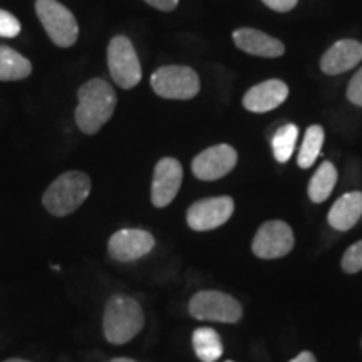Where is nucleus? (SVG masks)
<instances>
[{"label":"nucleus","mask_w":362,"mask_h":362,"mask_svg":"<svg viewBox=\"0 0 362 362\" xmlns=\"http://www.w3.org/2000/svg\"><path fill=\"white\" fill-rule=\"evenodd\" d=\"M117 96L110 83L90 79L78 90L76 124L84 134H96L116 110Z\"/></svg>","instance_id":"obj_1"},{"label":"nucleus","mask_w":362,"mask_h":362,"mask_svg":"<svg viewBox=\"0 0 362 362\" xmlns=\"http://www.w3.org/2000/svg\"><path fill=\"white\" fill-rule=\"evenodd\" d=\"M183 166L175 158H163L156 163L151 183V202L156 208L168 206L180 192Z\"/></svg>","instance_id":"obj_12"},{"label":"nucleus","mask_w":362,"mask_h":362,"mask_svg":"<svg viewBox=\"0 0 362 362\" xmlns=\"http://www.w3.org/2000/svg\"><path fill=\"white\" fill-rule=\"evenodd\" d=\"M4 362H33V361H27V359H21V357H12V359H6Z\"/></svg>","instance_id":"obj_29"},{"label":"nucleus","mask_w":362,"mask_h":362,"mask_svg":"<svg viewBox=\"0 0 362 362\" xmlns=\"http://www.w3.org/2000/svg\"><path fill=\"white\" fill-rule=\"evenodd\" d=\"M233 42L240 51L259 57H280L284 56L285 45L279 39L262 33V30L242 27L233 33Z\"/></svg>","instance_id":"obj_15"},{"label":"nucleus","mask_w":362,"mask_h":362,"mask_svg":"<svg viewBox=\"0 0 362 362\" xmlns=\"http://www.w3.org/2000/svg\"><path fill=\"white\" fill-rule=\"evenodd\" d=\"M291 362H317V359H315V356L312 354V352L304 351V352H300V354H298L297 357H293Z\"/></svg>","instance_id":"obj_27"},{"label":"nucleus","mask_w":362,"mask_h":362,"mask_svg":"<svg viewBox=\"0 0 362 362\" xmlns=\"http://www.w3.org/2000/svg\"><path fill=\"white\" fill-rule=\"evenodd\" d=\"M193 349L202 362H215L223 354V344L215 329L198 327L193 332Z\"/></svg>","instance_id":"obj_17"},{"label":"nucleus","mask_w":362,"mask_h":362,"mask_svg":"<svg viewBox=\"0 0 362 362\" xmlns=\"http://www.w3.org/2000/svg\"><path fill=\"white\" fill-rule=\"evenodd\" d=\"M144 327L143 307L129 296H112L104 305L103 332L106 341L115 346L133 341Z\"/></svg>","instance_id":"obj_2"},{"label":"nucleus","mask_w":362,"mask_h":362,"mask_svg":"<svg viewBox=\"0 0 362 362\" xmlns=\"http://www.w3.org/2000/svg\"><path fill=\"white\" fill-rule=\"evenodd\" d=\"M110 362H136L134 359H129V357H115Z\"/></svg>","instance_id":"obj_28"},{"label":"nucleus","mask_w":362,"mask_h":362,"mask_svg":"<svg viewBox=\"0 0 362 362\" xmlns=\"http://www.w3.org/2000/svg\"><path fill=\"white\" fill-rule=\"evenodd\" d=\"M33 72V64L7 45H0V81H21Z\"/></svg>","instance_id":"obj_18"},{"label":"nucleus","mask_w":362,"mask_h":362,"mask_svg":"<svg viewBox=\"0 0 362 362\" xmlns=\"http://www.w3.org/2000/svg\"><path fill=\"white\" fill-rule=\"evenodd\" d=\"M292 228L282 220L265 221L255 233L252 242V250L259 259L274 260L291 253L293 248Z\"/></svg>","instance_id":"obj_8"},{"label":"nucleus","mask_w":362,"mask_h":362,"mask_svg":"<svg viewBox=\"0 0 362 362\" xmlns=\"http://www.w3.org/2000/svg\"><path fill=\"white\" fill-rule=\"evenodd\" d=\"M21 34V22L11 12L0 11V37L12 39Z\"/></svg>","instance_id":"obj_23"},{"label":"nucleus","mask_w":362,"mask_h":362,"mask_svg":"<svg viewBox=\"0 0 362 362\" xmlns=\"http://www.w3.org/2000/svg\"><path fill=\"white\" fill-rule=\"evenodd\" d=\"M298 138V128L296 124L288 123L280 128L272 138V149H274V156L279 163H287L291 160L293 148H296Z\"/></svg>","instance_id":"obj_21"},{"label":"nucleus","mask_w":362,"mask_h":362,"mask_svg":"<svg viewBox=\"0 0 362 362\" xmlns=\"http://www.w3.org/2000/svg\"><path fill=\"white\" fill-rule=\"evenodd\" d=\"M347 99L356 106L362 107V67L352 76L349 86H347Z\"/></svg>","instance_id":"obj_24"},{"label":"nucleus","mask_w":362,"mask_h":362,"mask_svg":"<svg viewBox=\"0 0 362 362\" xmlns=\"http://www.w3.org/2000/svg\"><path fill=\"white\" fill-rule=\"evenodd\" d=\"M107 67L115 83L123 89L139 84L143 71L133 44L124 35H116L107 45Z\"/></svg>","instance_id":"obj_7"},{"label":"nucleus","mask_w":362,"mask_h":362,"mask_svg":"<svg viewBox=\"0 0 362 362\" xmlns=\"http://www.w3.org/2000/svg\"><path fill=\"white\" fill-rule=\"evenodd\" d=\"M324 138L325 134H324L322 126L314 124L310 126V128H307L304 143H302L300 151H298V156H297V163L300 168L307 170L314 165L315 160L320 155V149H322Z\"/></svg>","instance_id":"obj_20"},{"label":"nucleus","mask_w":362,"mask_h":362,"mask_svg":"<svg viewBox=\"0 0 362 362\" xmlns=\"http://www.w3.org/2000/svg\"><path fill=\"white\" fill-rule=\"evenodd\" d=\"M235 203L230 197H214L194 202L187 211V223L194 232H208L232 218Z\"/></svg>","instance_id":"obj_9"},{"label":"nucleus","mask_w":362,"mask_h":362,"mask_svg":"<svg viewBox=\"0 0 362 362\" xmlns=\"http://www.w3.org/2000/svg\"><path fill=\"white\" fill-rule=\"evenodd\" d=\"M288 86L280 79H269L253 86L243 96V106L252 112H269L285 103Z\"/></svg>","instance_id":"obj_14"},{"label":"nucleus","mask_w":362,"mask_h":362,"mask_svg":"<svg viewBox=\"0 0 362 362\" xmlns=\"http://www.w3.org/2000/svg\"><path fill=\"white\" fill-rule=\"evenodd\" d=\"M225 362H233V361H225Z\"/></svg>","instance_id":"obj_30"},{"label":"nucleus","mask_w":362,"mask_h":362,"mask_svg":"<svg viewBox=\"0 0 362 362\" xmlns=\"http://www.w3.org/2000/svg\"><path fill=\"white\" fill-rule=\"evenodd\" d=\"M362 216V193L351 192L336 200L329 211V225L339 232H347Z\"/></svg>","instance_id":"obj_16"},{"label":"nucleus","mask_w":362,"mask_h":362,"mask_svg":"<svg viewBox=\"0 0 362 362\" xmlns=\"http://www.w3.org/2000/svg\"><path fill=\"white\" fill-rule=\"evenodd\" d=\"M90 188V178L83 171H66L49 185L42 194V203L51 215L67 216L88 200Z\"/></svg>","instance_id":"obj_3"},{"label":"nucleus","mask_w":362,"mask_h":362,"mask_svg":"<svg viewBox=\"0 0 362 362\" xmlns=\"http://www.w3.org/2000/svg\"><path fill=\"white\" fill-rule=\"evenodd\" d=\"M238 155L230 144H216L206 148L200 155L194 156L192 163V171L198 180L215 181L223 178L235 168Z\"/></svg>","instance_id":"obj_10"},{"label":"nucleus","mask_w":362,"mask_h":362,"mask_svg":"<svg viewBox=\"0 0 362 362\" xmlns=\"http://www.w3.org/2000/svg\"><path fill=\"white\" fill-rule=\"evenodd\" d=\"M362 61V42L356 39H341L332 44L320 59V69L327 76L347 72Z\"/></svg>","instance_id":"obj_13"},{"label":"nucleus","mask_w":362,"mask_h":362,"mask_svg":"<svg viewBox=\"0 0 362 362\" xmlns=\"http://www.w3.org/2000/svg\"><path fill=\"white\" fill-rule=\"evenodd\" d=\"M342 270L346 274H357L362 270V240L351 245L344 253Z\"/></svg>","instance_id":"obj_22"},{"label":"nucleus","mask_w":362,"mask_h":362,"mask_svg":"<svg viewBox=\"0 0 362 362\" xmlns=\"http://www.w3.org/2000/svg\"><path fill=\"white\" fill-rule=\"evenodd\" d=\"M155 237L141 228H123L107 242L111 259L117 262H134L143 259L155 248Z\"/></svg>","instance_id":"obj_11"},{"label":"nucleus","mask_w":362,"mask_h":362,"mask_svg":"<svg viewBox=\"0 0 362 362\" xmlns=\"http://www.w3.org/2000/svg\"><path fill=\"white\" fill-rule=\"evenodd\" d=\"M189 315L198 320H214L221 324H235L242 319V304L228 293L220 291H202L192 297L188 304Z\"/></svg>","instance_id":"obj_4"},{"label":"nucleus","mask_w":362,"mask_h":362,"mask_svg":"<svg viewBox=\"0 0 362 362\" xmlns=\"http://www.w3.org/2000/svg\"><path fill=\"white\" fill-rule=\"evenodd\" d=\"M361 346H362V342H361Z\"/></svg>","instance_id":"obj_31"},{"label":"nucleus","mask_w":362,"mask_h":362,"mask_svg":"<svg viewBox=\"0 0 362 362\" xmlns=\"http://www.w3.org/2000/svg\"><path fill=\"white\" fill-rule=\"evenodd\" d=\"M336 183H337L336 166H334L330 161H324L322 165L317 168L314 176H312L309 188H307L309 198L314 203L325 202L330 197V193H332Z\"/></svg>","instance_id":"obj_19"},{"label":"nucleus","mask_w":362,"mask_h":362,"mask_svg":"<svg viewBox=\"0 0 362 362\" xmlns=\"http://www.w3.org/2000/svg\"><path fill=\"white\" fill-rule=\"evenodd\" d=\"M144 2H146L148 6L155 7L161 12H171L178 7L180 0H144Z\"/></svg>","instance_id":"obj_26"},{"label":"nucleus","mask_w":362,"mask_h":362,"mask_svg":"<svg viewBox=\"0 0 362 362\" xmlns=\"http://www.w3.org/2000/svg\"><path fill=\"white\" fill-rule=\"evenodd\" d=\"M151 88L165 99H192L200 93V78L192 67L165 66L153 72Z\"/></svg>","instance_id":"obj_6"},{"label":"nucleus","mask_w":362,"mask_h":362,"mask_svg":"<svg viewBox=\"0 0 362 362\" xmlns=\"http://www.w3.org/2000/svg\"><path fill=\"white\" fill-rule=\"evenodd\" d=\"M35 12L45 33L59 47H71L78 40L79 25L69 8L57 0H37Z\"/></svg>","instance_id":"obj_5"},{"label":"nucleus","mask_w":362,"mask_h":362,"mask_svg":"<svg viewBox=\"0 0 362 362\" xmlns=\"http://www.w3.org/2000/svg\"><path fill=\"white\" fill-rule=\"evenodd\" d=\"M262 2L275 12H291L292 8H296L298 0H262Z\"/></svg>","instance_id":"obj_25"}]
</instances>
